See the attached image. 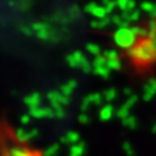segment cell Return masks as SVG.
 Wrapping results in <instances>:
<instances>
[{"label":"cell","mask_w":156,"mask_h":156,"mask_svg":"<svg viewBox=\"0 0 156 156\" xmlns=\"http://www.w3.org/2000/svg\"><path fill=\"white\" fill-rule=\"evenodd\" d=\"M128 58L132 64L138 68H146L156 62V33L146 36H134L132 42L127 46Z\"/></svg>","instance_id":"6da1fadb"},{"label":"cell","mask_w":156,"mask_h":156,"mask_svg":"<svg viewBox=\"0 0 156 156\" xmlns=\"http://www.w3.org/2000/svg\"><path fill=\"white\" fill-rule=\"evenodd\" d=\"M154 31H155V33H156V25H155V28H154Z\"/></svg>","instance_id":"7a4b0ae2"}]
</instances>
